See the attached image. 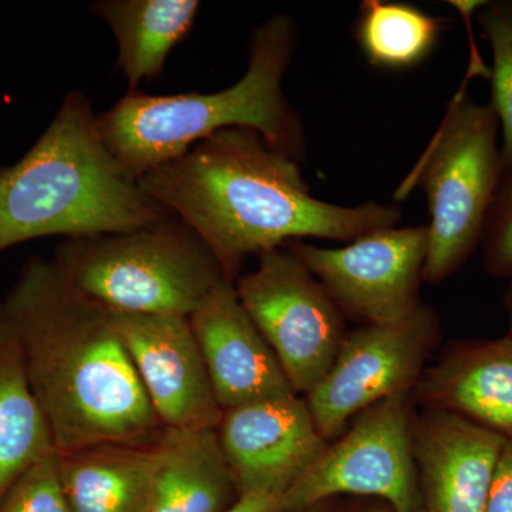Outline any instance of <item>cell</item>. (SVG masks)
Returning a JSON list of instances; mask_svg holds the SVG:
<instances>
[{"label":"cell","instance_id":"cell-8","mask_svg":"<svg viewBox=\"0 0 512 512\" xmlns=\"http://www.w3.org/2000/svg\"><path fill=\"white\" fill-rule=\"evenodd\" d=\"M338 495L386 501L396 512H420L409 394L360 413L284 495L285 512H305Z\"/></svg>","mask_w":512,"mask_h":512},{"label":"cell","instance_id":"cell-27","mask_svg":"<svg viewBox=\"0 0 512 512\" xmlns=\"http://www.w3.org/2000/svg\"><path fill=\"white\" fill-rule=\"evenodd\" d=\"M328 503L329 501H326V503L316 505V507H312L311 510L305 512H330Z\"/></svg>","mask_w":512,"mask_h":512},{"label":"cell","instance_id":"cell-4","mask_svg":"<svg viewBox=\"0 0 512 512\" xmlns=\"http://www.w3.org/2000/svg\"><path fill=\"white\" fill-rule=\"evenodd\" d=\"M299 43L292 16H272L252 32L248 67L221 92L151 96L130 90L97 116L104 144L133 180L227 128H248L269 147L303 163L305 126L284 93V79Z\"/></svg>","mask_w":512,"mask_h":512},{"label":"cell","instance_id":"cell-1","mask_svg":"<svg viewBox=\"0 0 512 512\" xmlns=\"http://www.w3.org/2000/svg\"><path fill=\"white\" fill-rule=\"evenodd\" d=\"M138 184L197 232L232 284L249 256L308 238L348 244L403 221L394 204L345 207L313 197L301 163L248 128L212 134Z\"/></svg>","mask_w":512,"mask_h":512},{"label":"cell","instance_id":"cell-14","mask_svg":"<svg viewBox=\"0 0 512 512\" xmlns=\"http://www.w3.org/2000/svg\"><path fill=\"white\" fill-rule=\"evenodd\" d=\"M190 322L222 412L295 393L271 346L239 302L234 284L212 293Z\"/></svg>","mask_w":512,"mask_h":512},{"label":"cell","instance_id":"cell-16","mask_svg":"<svg viewBox=\"0 0 512 512\" xmlns=\"http://www.w3.org/2000/svg\"><path fill=\"white\" fill-rule=\"evenodd\" d=\"M157 441L97 444L57 454L70 512H146L156 474Z\"/></svg>","mask_w":512,"mask_h":512},{"label":"cell","instance_id":"cell-9","mask_svg":"<svg viewBox=\"0 0 512 512\" xmlns=\"http://www.w3.org/2000/svg\"><path fill=\"white\" fill-rule=\"evenodd\" d=\"M440 338L439 316L426 303L399 322L349 332L326 375L303 396L323 439L335 440L376 403L413 392Z\"/></svg>","mask_w":512,"mask_h":512},{"label":"cell","instance_id":"cell-11","mask_svg":"<svg viewBox=\"0 0 512 512\" xmlns=\"http://www.w3.org/2000/svg\"><path fill=\"white\" fill-rule=\"evenodd\" d=\"M111 313L148 402L164 429H217L222 409L190 318Z\"/></svg>","mask_w":512,"mask_h":512},{"label":"cell","instance_id":"cell-24","mask_svg":"<svg viewBox=\"0 0 512 512\" xmlns=\"http://www.w3.org/2000/svg\"><path fill=\"white\" fill-rule=\"evenodd\" d=\"M485 512H512V440L505 441L498 458Z\"/></svg>","mask_w":512,"mask_h":512},{"label":"cell","instance_id":"cell-23","mask_svg":"<svg viewBox=\"0 0 512 512\" xmlns=\"http://www.w3.org/2000/svg\"><path fill=\"white\" fill-rule=\"evenodd\" d=\"M483 265L488 275L494 278H512V167L504 168L503 177L487 224H485L483 241Z\"/></svg>","mask_w":512,"mask_h":512},{"label":"cell","instance_id":"cell-3","mask_svg":"<svg viewBox=\"0 0 512 512\" xmlns=\"http://www.w3.org/2000/svg\"><path fill=\"white\" fill-rule=\"evenodd\" d=\"M173 217L117 163L80 90L18 163L0 168V252L46 237L119 234Z\"/></svg>","mask_w":512,"mask_h":512},{"label":"cell","instance_id":"cell-22","mask_svg":"<svg viewBox=\"0 0 512 512\" xmlns=\"http://www.w3.org/2000/svg\"><path fill=\"white\" fill-rule=\"evenodd\" d=\"M0 512H70L60 483L57 453L20 474L0 498Z\"/></svg>","mask_w":512,"mask_h":512},{"label":"cell","instance_id":"cell-18","mask_svg":"<svg viewBox=\"0 0 512 512\" xmlns=\"http://www.w3.org/2000/svg\"><path fill=\"white\" fill-rule=\"evenodd\" d=\"M198 0H96L90 12L104 20L119 46L117 67L130 90L157 79L174 47L190 35Z\"/></svg>","mask_w":512,"mask_h":512},{"label":"cell","instance_id":"cell-2","mask_svg":"<svg viewBox=\"0 0 512 512\" xmlns=\"http://www.w3.org/2000/svg\"><path fill=\"white\" fill-rule=\"evenodd\" d=\"M57 454L163 433L109 308L33 256L3 299Z\"/></svg>","mask_w":512,"mask_h":512},{"label":"cell","instance_id":"cell-10","mask_svg":"<svg viewBox=\"0 0 512 512\" xmlns=\"http://www.w3.org/2000/svg\"><path fill=\"white\" fill-rule=\"evenodd\" d=\"M288 247L318 278L342 315L359 325L399 322L423 303L427 224L379 229L340 247L303 241Z\"/></svg>","mask_w":512,"mask_h":512},{"label":"cell","instance_id":"cell-6","mask_svg":"<svg viewBox=\"0 0 512 512\" xmlns=\"http://www.w3.org/2000/svg\"><path fill=\"white\" fill-rule=\"evenodd\" d=\"M500 123L493 107L456 94L419 163L397 191L414 187L429 205V251L424 282L439 285L457 274L483 241L503 177Z\"/></svg>","mask_w":512,"mask_h":512},{"label":"cell","instance_id":"cell-26","mask_svg":"<svg viewBox=\"0 0 512 512\" xmlns=\"http://www.w3.org/2000/svg\"><path fill=\"white\" fill-rule=\"evenodd\" d=\"M504 306L508 316V326H510V333L508 335L512 336V278L510 285L507 286V291H505Z\"/></svg>","mask_w":512,"mask_h":512},{"label":"cell","instance_id":"cell-19","mask_svg":"<svg viewBox=\"0 0 512 512\" xmlns=\"http://www.w3.org/2000/svg\"><path fill=\"white\" fill-rule=\"evenodd\" d=\"M56 453L30 383L18 335L0 301V498L37 461Z\"/></svg>","mask_w":512,"mask_h":512},{"label":"cell","instance_id":"cell-25","mask_svg":"<svg viewBox=\"0 0 512 512\" xmlns=\"http://www.w3.org/2000/svg\"><path fill=\"white\" fill-rule=\"evenodd\" d=\"M222 512H285L282 495L251 493L239 495L234 504Z\"/></svg>","mask_w":512,"mask_h":512},{"label":"cell","instance_id":"cell-28","mask_svg":"<svg viewBox=\"0 0 512 512\" xmlns=\"http://www.w3.org/2000/svg\"><path fill=\"white\" fill-rule=\"evenodd\" d=\"M362 512H396L393 508H390L389 505L383 508H370V510L362 511Z\"/></svg>","mask_w":512,"mask_h":512},{"label":"cell","instance_id":"cell-15","mask_svg":"<svg viewBox=\"0 0 512 512\" xmlns=\"http://www.w3.org/2000/svg\"><path fill=\"white\" fill-rule=\"evenodd\" d=\"M440 410L512 440V336L448 346L413 390Z\"/></svg>","mask_w":512,"mask_h":512},{"label":"cell","instance_id":"cell-17","mask_svg":"<svg viewBox=\"0 0 512 512\" xmlns=\"http://www.w3.org/2000/svg\"><path fill=\"white\" fill-rule=\"evenodd\" d=\"M146 512H222L239 497L217 430L164 429Z\"/></svg>","mask_w":512,"mask_h":512},{"label":"cell","instance_id":"cell-20","mask_svg":"<svg viewBox=\"0 0 512 512\" xmlns=\"http://www.w3.org/2000/svg\"><path fill=\"white\" fill-rule=\"evenodd\" d=\"M448 22L410 3L365 0L353 37L366 62L386 72H409L433 56Z\"/></svg>","mask_w":512,"mask_h":512},{"label":"cell","instance_id":"cell-12","mask_svg":"<svg viewBox=\"0 0 512 512\" xmlns=\"http://www.w3.org/2000/svg\"><path fill=\"white\" fill-rule=\"evenodd\" d=\"M215 430L239 495H284L328 444L296 393L224 410Z\"/></svg>","mask_w":512,"mask_h":512},{"label":"cell","instance_id":"cell-5","mask_svg":"<svg viewBox=\"0 0 512 512\" xmlns=\"http://www.w3.org/2000/svg\"><path fill=\"white\" fill-rule=\"evenodd\" d=\"M52 259L70 284L116 312L190 318L231 282L197 232L174 215L134 231L64 239Z\"/></svg>","mask_w":512,"mask_h":512},{"label":"cell","instance_id":"cell-13","mask_svg":"<svg viewBox=\"0 0 512 512\" xmlns=\"http://www.w3.org/2000/svg\"><path fill=\"white\" fill-rule=\"evenodd\" d=\"M505 441L440 410L413 419L421 512H485Z\"/></svg>","mask_w":512,"mask_h":512},{"label":"cell","instance_id":"cell-21","mask_svg":"<svg viewBox=\"0 0 512 512\" xmlns=\"http://www.w3.org/2000/svg\"><path fill=\"white\" fill-rule=\"evenodd\" d=\"M478 23L493 52L491 101L503 137L504 168L512 167V0L485 2Z\"/></svg>","mask_w":512,"mask_h":512},{"label":"cell","instance_id":"cell-7","mask_svg":"<svg viewBox=\"0 0 512 512\" xmlns=\"http://www.w3.org/2000/svg\"><path fill=\"white\" fill-rule=\"evenodd\" d=\"M239 302L305 396L326 375L346 336V318L318 278L286 247L258 256L234 284Z\"/></svg>","mask_w":512,"mask_h":512}]
</instances>
